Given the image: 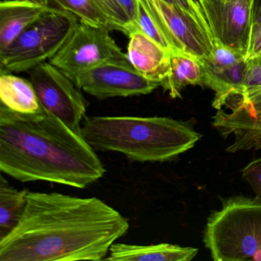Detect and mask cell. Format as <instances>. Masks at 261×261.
<instances>
[{"label":"cell","instance_id":"obj_18","mask_svg":"<svg viewBox=\"0 0 261 261\" xmlns=\"http://www.w3.org/2000/svg\"><path fill=\"white\" fill-rule=\"evenodd\" d=\"M29 192L0 180V239L5 238L20 222L28 202Z\"/></svg>","mask_w":261,"mask_h":261},{"label":"cell","instance_id":"obj_16","mask_svg":"<svg viewBox=\"0 0 261 261\" xmlns=\"http://www.w3.org/2000/svg\"><path fill=\"white\" fill-rule=\"evenodd\" d=\"M0 74L1 105L22 114H35L42 111L40 102L30 80L13 73Z\"/></svg>","mask_w":261,"mask_h":261},{"label":"cell","instance_id":"obj_4","mask_svg":"<svg viewBox=\"0 0 261 261\" xmlns=\"http://www.w3.org/2000/svg\"><path fill=\"white\" fill-rule=\"evenodd\" d=\"M203 241L214 260L252 259L261 250V201L242 195L224 199L207 218Z\"/></svg>","mask_w":261,"mask_h":261},{"label":"cell","instance_id":"obj_10","mask_svg":"<svg viewBox=\"0 0 261 261\" xmlns=\"http://www.w3.org/2000/svg\"><path fill=\"white\" fill-rule=\"evenodd\" d=\"M215 42L245 56L253 25L254 0H197Z\"/></svg>","mask_w":261,"mask_h":261},{"label":"cell","instance_id":"obj_23","mask_svg":"<svg viewBox=\"0 0 261 261\" xmlns=\"http://www.w3.org/2000/svg\"><path fill=\"white\" fill-rule=\"evenodd\" d=\"M232 106L239 107L250 114H261V88L247 93L226 108Z\"/></svg>","mask_w":261,"mask_h":261},{"label":"cell","instance_id":"obj_27","mask_svg":"<svg viewBox=\"0 0 261 261\" xmlns=\"http://www.w3.org/2000/svg\"><path fill=\"white\" fill-rule=\"evenodd\" d=\"M120 7L124 10L130 19L131 22L136 28V19H137V0H117Z\"/></svg>","mask_w":261,"mask_h":261},{"label":"cell","instance_id":"obj_25","mask_svg":"<svg viewBox=\"0 0 261 261\" xmlns=\"http://www.w3.org/2000/svg\"><path fill=\"white\" fill-rule=\"evenodd\" d=\"M261 59V21L253 24L250 43L246 55L247 62H254Z\"/></svg>","mask_w":261,"mask_h":261},{"label":"cell","instance_id":"obj_1","mask_svg":"<svg viewBox=\"0 0 261 261\" xmlns=\"http://www.w3.org/2000/svg\"><path fill=\"white\" fill-rule=\"evenodd\" d=\"M129 228L100 198L29 192L20 222L0 239V261L103 260Z\"/></svg>","mask_w":261,"mask_h":261},{"label":"cell","instance_id":"obj_7","mask_svg":"<svg viewBox=\"0 0 261 261\" xmlns=\"http://www.w3.org/2000/svg\"><path fill=\"white\" fill-rule=\"evenodd\" d=\"M28 72L42 108L82 134L87 101L80 88L49 62L40 64Z\"/></svg>","mask_w":261,"mask_h":261},{"label":"cell","instance_id":"obj_28","mask_svg":"<svg viewBox=\"0 0 261 261\" xmlns=\"http://www.w3.org/2000/svg\"><path fill=\"white\" fill-rule=\"evenodd\" d=\"M261 21V0H254L253 7V24Z\"/></svg>","mask_w":261,"mask_h":261},{"label":"cell","instance_id":"obj_3","mask_svg":"<svg viewBox=\"0 0 261 261\" xmlns=\"http://www.w3.org/2000/svg\"><path fill=\"white\" fill-rule=\"evenodd\" d=\"M81 133L94 151L120 152L140 163L173 160L201 137L186 122L162 117H85Z\"/></svg>","mask_w":261,"mask_h":261},{"label":"cell","instance_id":"obj_24","mask_svg":"<svg viewBox=\"0 0 261 261\" xmlns=\"http://www.w3.org/2000/svg\"><path fill=\"white\" fill-rule=\"evenodd\" d=\"M163 1L187 12L196 19L204 29L211 33L204 12L197 0H163Z\"/></svg>","mask_w":261,"mask_h":261},{"label":"cell","instance_id":"obj_19","mask_svg":"<svg viewBox=\"0 0 261 261\" xmlns=\"http://www.w3.org/2000/svg\"><path fill=\"white\" fill-rule=\"evenodd\" d=\"M48 6L62 9L74 14L80 22L114 30L109 19L94 0H48Z\"/></svg>","mask_w":261,"mask_h":261},{"label":"cell","instance_id":"obj_5","mask_svg":"<svg viewBox=\"0 0 261 261\" xmlns=\"http://www.w3.org/2000/svg\"><path fill=\"white\" fill-rule=\"evenodd\" d=\"M79 22L72 13L53 7L0 53L1 73L28 72L49 62L72 36Z\"/></svg>","mask_w":261,"mask_h":261},{"label":"cell","instance_id":"obj_26","mask_svg":"<svg viewBox=\"0 0 261 261\" xmlns=\"http://www.w3.org/2000/svg\"><path fill=\"white\" fill-rule=\"evenodd\" d=\"M248 63V70L244 83V93L241 97L250 91L261 88V61Z\"/></svg>","mask_w":261,"mask_h":261},{"label":"cell","instance_id":"obj_15","mask_svg":"<svg viewBox=\"0 0 261 261\" xmlns=\"http://www.w3.org/2000/svg\"><path fill=\"white\" fill-rule=\"evenodd\" d=\"M198 249L162 243L151 245L114 243L105 260L189 261L198 254Z\"/></svg>","mask_w":261,"mask_h":261},{"label":"cell","instance_id":"obj_11","mask_svg":"<svg viewBox=\"0 0 261 261\" xmlns=\"http://www.w3.org/2000/svg\"><path fill=\"white\" fill-rule=\"evenodd\" d=\"M215 42L212 54L199 62L203 85L215 92L212 106L218 111L244 94L249 63L242 53Z\"/></svg>","mask_w":261,"mask_h":261},{"label":"cell","instance_id":"obj_17","mask_svg":"<svg viewBox=\"0 0 261 261\" xmlns=\"http://www.w3.org/2000/svg\"><path fill=\"white\" fill-rule=\"evenodd\" d=\"M189 85L204 86L199 60L188 55H171L170 71L162 84V88L175 99L181 97V91Z\"/></svg>","mask_w":261,"mask_h":261},{"label":"cell","instance_id":"obj_12","mask_svg":"<svg viewBox=\"0 0 261 261\" xmlns=\"http://www.w3.org/2000/svg\"><path fill=\"white\" fill-rule=\"evenodd\" d=\"M217 111L212 117V126L224 138L231 136L227 146L230 153L240 151L261 149V114H250L239 107L232 106Z\"/></svg>","mask_w":261,"mask_h":261},{"label":"cell","instance_id":"obj_6","mask_svg":"<svg viewBox=\"0 0 261 261\" xmlns=\"http://www.w3.org/2000/svg\"><path fill=\"white\" fill-rule=\"evenodd\" d=\"M108 27L79 21L68 42L49 61L74 82L77 75L110 62H129Z\"/></svg>","mask_w":261,"mask_h":261},{"label":"cell","instance_id":"obj_29","mask_svg":"<svg viewBox=\"0 0 261 261\" xmlns=\"http://www.w3.org/2000/svg\"><path fill=\"white\" fill-rule=\"evenodd\" d=\"M23 1H30V2L39 4V5L47 6V7H49V6H48V0H23Z\"/></svg>","mask_w":261,"mask_h":261},{"label":"cell","instance_id":"obj_13","mask_svg":"<svg viewBox=\"0 0 261 261\" xmlns=\"http://www.w3.org/2000/svg\"><path fill=\"white\" fill-rule=\"evenodd\" d=\"M128 36L129 63L142 76L162 85L170 71V53L139 30Z\"/></svg>","mask_w":261,"mask_h":261},{"label":"cell","instance_id":"obj_9","mask_svg":"<svg viewBox=\"0 0 261 261\" xmlns=\"http://www.w3.org/2000/svg\"><path fill=\"white\" fill-rule=\"evenodd\" d=\"M87 94L103 100L146 95L161 87L142 76L129 62H110L77 76L74 81Z\"/></svg>","mask_w":261,"mask_h":261},{"label":"cell","instance_id":"obj_8","mask_svg":"<svg viewBox=\"0 0 261 261\" xmlns=\"http://www.w3.org/2000/svg\"><path fill=\"white\" fill-rule=\"evenodd\" d=\"M172 49L198 60L207 57L215 48L212 33L185 10L163 0H144Z\"/></svg>","mask_w":261,"mask_h":261},{"label":"cell","instance_id":"obj_22","mask_svg":"<svg viewBox=\"0 0 261 261\" xmlns=\"http://www.w3.org/2000/svg\"><path fill=\"white\" fill-rule=\"evenodd\" d=\"M242 177L256 195L255 198L261 201V157L252 160L242 169Z\"/></svg>","mask_w":261,"mask_h":261},{"label":"cell","instance_id":"obj_2","mask_svg":"<svg viewBox=\"0 0 261 261\" xmlns=\"http://www.w3.org/2000/svg\"><path fill=\"white\" fill-rule=\"evenodd\" d=\"M0 170L22 182L44 181L77 189L88 187L106 172L82 134L51 113L42 108L22 114L3 105Z\"/></svg>","mask_w":261,"mask_h":261},{"label":"cell","instance_id":"obj_30","mask_svg":"<svg viewBox=\"0 0 261 261\" xmlns=\"http://www.w3.org/2000/svg\"><path fill=\"white\" fill-rule=\"evenodd\" d=\"M257 61H261V59H259V60H257ZM254 62H256V61H254Z\"/></svg>","mask_w":261,"mask_h":261},{"label":"cell","instance_id":"obj_21","mask_svg":"<svg viewBox=\"0 0 261 261\" xmlns=\"http://www.w3.org/2000/svg\"><path fill=\"white\" fill-rule=\"evenodd\" d=\"M103 14L109 19L114 30L129 36L136 30L130 19L117 0H94Z\"/></svg>","mask_w":261,"mask_h":261},{"label":"cell","instance_id":"obj_20","mask_svg":"<svg viewBox=\"0 0 261 261\" xmlns=\"http://www.w3.org/2000/svg\"><path fill=\"white\" fill-rule=\"evenodd\" d=\"M135 25L136 30L142 32L149 39L169 51L171 55L172 54L170 45L160 30L144 0H137V19Z\"/></svg>","mask_w":261,"mask_h":261},{"label":"cell","instance_id":"obj_14","mask_svg":"<svg viewBox=\"0 0 261 261\" xmlns=\"http://www.w3.org/2000/svg\"><path fill=\"white\" fill-rule=\"evenodd\" d=\"M53 8L23 0H4L0 3V53Z\"/></svg>","mask_w":261,"mask_h":261}]
</instances>
